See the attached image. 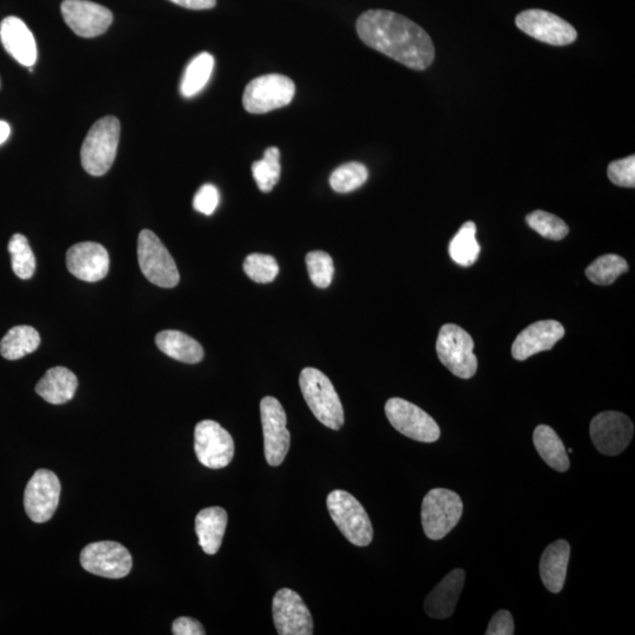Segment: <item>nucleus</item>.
Returning a JSON list of instances; mask_svg holds the SVG:
<instances>
[{
    "label": "nucleus",
    "instance_id": "c85d7f7f",
    "mask_svg": "<svg viewBox=\"0 0 635 635\" xmlns=\"http://www.w3.org/2000/svg\"><path fill=\"white\" fill-rule=\"evenodd\" d=\"M476 235L477 226L473 222H467L461 226V229L450 243V256L454 263L470 267L477 262L480 254V245Z\"/></svg>",
    "mask_w": 635,
    "mask_h": 635
},
{
    "label": "nucleus",
    "instance_id": "393cba45",
    "mask_svg": "<svg viewBox=\"0 0 635 635\" xmlns=\"http://www.w3.org/2000/svg\"><path fill=\"white\" fill-rule=\"evenodd\" d=\"M156 345L167 357L176 359L178 362L198 364L204 359L203 346L196 339L180 331L159 332L156 336Z\"/></svg>",
    "mask_w": 635,
    "mask_h": 635
},
{
    "label": "nucleus",
    "instance_id": "9b49d317",
    "mask_svg": "<svg viewBox=\"0 0 635 635\" xmlns=\"http://www.w3.org/2000/svg\"><path fill=\"white\" fill-rule=\"evenodd\" d=\"M195 451L200 464L220 470L235 457V441L217 421L203 420L196 426Z\"/></svg>",
    "mask_w": 635,
    "mask_h": 635
},
{
    "label": "nucleus",
    "instance_id": "ea45409f",
    "mask_svg": "<svg viewBox=\"0 0 635 635\" xmlns=\"http://www.w3.org/2000/svg\"><path fill=\"white\" fill-rule=\"evenodd\" d=\"M172 633L175 635H205L206 631L198 620L182 617L173 621Z\"/></svg>",
    "mask_w": 635,
    "mask_h": 635
},
{
    "label": "nucleus",
    "instance_id": "7c9ffc66",
    "mask_svg": "<svg viewBox=\"0 0 635 635\" xmlns=\"http://www.w3.org/2000/svg\"><path fill=\"white\" fill-rule=\"evenodd\" d=\"M252 173L260 191L269 193L273 190L282 173L280 151L277 147H269L264 153V158L252 164Z\"/></svg>",
    "mask_w": 635,
    "mask_h": 635
},
{
    "label": "nucleus",
    "instance_id": "58836bf2",
    "mask_svg": "<svg viewBox=\"0 0 635 635\" xmlns=\"http://www.w3.org/2000/svg\"><path fill=\"white\" fill-rule=\"evenodd\" d=\"M487 635H512L514 634V620L508 611H499L494 614L489 627L485 632Z\"/></svg>",
    "mask_w": 635,
    "mask_h": 635
},
{
    "label": "nucleus",
    "instance_id": "f8f14e48",
    "mask_svg": "<svg viewBox=\"0 0 635 635\" xmlns=\"http://www.w3.org/2000/svg\"><path fill=\"white\" fill-rule=\"evenodd\" d=\"M80 564L95 576L120 579L131 572L132 557L116 541H98L86 546L80 553Z\"/></svg>",
    "mask_w": 635,
    "mask_h": 635
},
{
    "label": "nucleus",
    "instance_id": "20e7f679",
    "mask_svg": "<svg viewBox=\"0 0 635 635\" xmlns=\"http://www.w3.org/2000/svg\"><path fill=\"white\" fill-rule=\"evenodd\" d=\"M330 516L351 544L365 547L372 543L373 526L369 514L351 493L336 490L326 500Z\"/></svg>",
    "mask_w": 635,
    "mask_h": 635
},
{
    "label": "nucleus",
    "instance_id": "4c0bfd02",
    "mask_svg": "<svg viewBox=\"0 0 635 635\" xmlns=\"http://www.w3.org/2000/svg\"><path fill=\"white\" fill-rule=\"evenodd\" d=\"M219 191L215 185L205 184L196 193L193 198V207L199 213L205 216H211L217 210L219 205Z\"/></svg>",
    "mask_w": 635,
    "mask_h": 635
},
{
    "label": "nucleus",
    "instance_id": "c9c22d12",
    "mask_svg": "<svg viewBox=\"0 0 635 635\" xmlns=\"http://www.w3.org/2000/svg\"><path fill=\"white\" fill-rule=\"evenodd\" d=\"M306 266L314 286L319 287V289H327L331 285L334 265L329 253L323 251L307 253Z\"/></svg>",
    "mask_w": 635,
    "mask_h": 635
},
{
    "label": "nucleus",
    "instance_id": "c756f323",
    "mask_svg": "<svg viewBox=\"0 0 635 635\" xmlns=\"http://www.w3.org/2000/svg\"><path fill=\"white\" fill-rule=\"evenodd\" d=\"M627 271L628 264L623 257L618 254H605L587 267L586 277L593 284L607 286L616 282L621 274Z\"/></svg>",
    "mask_w": 635,
    "mask_h": 635
},
{
    "label": "nucleus",
    "instance_id": "473e14b6",
    "mask_svg": "<svg viewBox=\"0 0 635 635\" xmlns=\"http://www.w3.org/2000/svg\"><path fill=\"white\" fill-rule=\"evenodd\" d=\"M369 178V171L363 164L352 162L339 166L330 177V185L333 191L338 193H350L362 187Z\"/></svg>",
    "mask_w": 635,
    "mask_h": 635
},
{
    "label": "nucleus",
    "instance_id": "f3484780",
    "mask_svg": "<svg viewBox=\"0 0 635 635\" xmlns=\"http://www.w3.org/2000/svg\"><path fill=\"white\" fill-rule=\"evenodd\" d=\"M60 10L69 28L83 38L103 35L113 22L109 9L89 0H64Z\"/></svg>",
    "mask_w": 635,
    "mask_h": 635
},
{
    "label": "nucleus",
    "instance_id": "7ed1b4c3",
    "mask_svg": "<svg viewBox=\"0 0 635 635\" xmlns=\"http://www.w3.org/2000/svg\"><path fill=\"white\" fill-rule=\"evenodd\" d=\"M120 137V123L116 117L99 119L86 136L80 158L84 170L91 176L108 173L115 163Z\"/></svg>",
    "mask_w": 635,
    "mask_h": 635
},
{
    "label": "nucleus",
    "instance_id": "f704fd0d",
    "mask_svg": "<svg viewBox=\"0 0 635 635\" xmlns=\"http://www.w3.org/2000/svg\"><path fill=\"white\" fill-rule=\"evenodd\" d=\"M244 271L253 282L269 284L277 278L279 265L270 254L252 253L245 259Z\"/></svg>",
    "mask_w": 635,
    "mask_h": 635
},
{
    "label": "nucleus",
    "instance_id": "1a4fd4ad",
    "mask_svg": "<svg viewBox=\"0 0 635 635\" xmlns=\"http://www.w3.org/2000/svg\"><path fill=\"white\" fill-rule=\"evenodd\" d=\"M385 412L394 429L405 437L420 443H434L440 438V429L436 420L410 401L392 398L387 401Z\"/></svg>",
    "mask_w": 635,
    "mask_h": 635
},
{
    "label": "nucleus",
    "instance_id": "423d86ee",
    "mask_svg": "<svg viewBox=\"0 0 635 635\" xmlns=\"http://www.w3.org/2000/svg\"><path fill=\"white\" fill-rule=\"evenodd\" d=\"M138 260L140 270L152 284L163 289H172L179 284L180 276L175 259L156 233L150 230L139 233Z\"/></svg>",
    "mask_w": 635,
    "mask_h": 635
},
{
    "label": "nucleus",
    "instance_id": "2eb2a0df",
    "mask_svg": "<svg viewBox=\"0 0 635 635\" xmlns=\"http://www.w3.org/2000/svg\"><path fill=\"white\" fill-rule=\"evenodd\" d=\"M60 481L49 470H38L26 485L24 507L33 523L43 524L55 514L59 505Z\"/></svg>",
    "mask_w": 635,
    "mask_h": 635
},
{
    "label": "nucleus",
    "instance_id": "dca6fc26",
    "mask_svg": "<svg viewBox=\"0 0 635 635\" xmlns=\"http://www.w3.org/2000/svg\"><path fill=\"white\" fill-rule=\"evenodd\" d=\"M274 626L280 635H312L313 619L298 593L282 588L273 598Z\"/></svg>",
    "mask_w": 635,
    "mask_h": 635
},
{
    "label": "nucleus",
    "instance_id": "6e6552de",
    "mask_svg": "<svg viewBox=\"0 0 635 635\" xmlns=\"http://www.w3.org/2000/svg\"><path fill=\"white\" fill-rule=\"evenodd\" d=\"M296 95L293 80L283 75H266L251 80L246 86L243 105L253 115L285 108Z\"/></svg>",
    "mask_w": 635,
    "mask_h": 635
},
{
    "label": "nucleus",
    "instance_id": "f03ea898",
    "mask_svg": "<svg viewBox=\"0 0 635 635\" xmlns=\"http://www.w3.org/2000/svg\"><path fill=\"white\" fill-rule=\"evenodd\" d=\"M299 385L314 417L331 430L342 429L345 421L344 407L326 374L313 367H306L300 373Z\"/></svg>",
    "mask_w": 635,
    "mask_h": 635
},
{
    "label": "nucleus",
    "instance_id": "5701e85b",
    "mask_svg": "<svg viewBox=\"0 0 635 635\" xmlns=\"http://www.w3.org/2000/svg\"><path fill=\"white\" fill-rule=\"evenodd\" d=\"M78 387L76 374L66 367H53L36 386L39 397L52 405H63L75 397Z\"/></svg>",
    "mask_w": 635,
    "mask_h": 635
},
{
    "label": "nucleus",
    "instance_id": "0eeeda50",
    "mask_svg": "<svg viewBox=\"0 0 635 635\" xmlns=\"http://www.w3.org/2000/svg\"><path fill=\"white\" fill-rule=\"evenodd\" d=\"M473 349V339L464 329L454 324L441 327L437 340L438 358L454 376L470 379L476 374L478 359Z\"/></svg>",
    "mask_w": 635,
    "mask_h": 635
},
{
    "label": "nucleus",
    "instance_id": "ddd939ff",
    "mask_svg": "<svg viewBox=\"0 0 635 635\" xmlns=\"http://www.w3.org/2000/svg\"><path fill=\"white\" fill-rule=\"evenodd\" d=\"M517 28L527 36L554 46H565L576 42L577 30L554 13L532 9L519 13L516 18Z\"/></svg>",
    "mask_w": 635,
    "mask_h": 635
},
{
    "label": "nucleus",
    "instance_id": "9d476101",
    "mask_svg": "<svg viewBox=\"0 0 635 635\" xmlns=\"http://www.w3.org/2000/svg\"><path fill=\"white\" fill-rule=\"evenodd\" d=\"M260 418L263 424L267 464L273 467L280 466L284 463L291 446V433L287 430L283 405L274 397H265L260 401Z\"/></svg>",
    "mask_w": 635,
    "mask_h": 635
},
{
    "label": "nucleus",
    "instance_id": "f257e3e1",
    "mask_svg": "<svg viewBox=\"0 0 635 635\" xmlns=\"http://www.w3.org/2000/svg\"><path fill=\"white\" fill-rule=\"evenodd\" d=\"M357 32L369 48L412 70L430 68L436 58V49L429 33L396 12H364L357 20Z\"/></svg>",
    "mask_w": 635,
    "mask_h": 635
},
{
    "label": "nucleus",
    "instance_id": "6ab92c4d",
    "mask_svg": "<svg viewBox=\"0 0 635 635\" xmlns=\"http://www.w3.org/2000/svg\"><path fill=\"white\" fill-rule=\"evenodd\" d=\"M564 336V326L559 322L540 320L518 334L512 345V356L523 362L534 354L552 350Z\"/></svg>",
    "mask_w": 635,
    "mask_h": 635
},
{
    "label": "nucleus",
    "instance_id": "a19ab883",
    "mask_svg": "<svg viewBox=\"0 0 635 635\" xmlns=\"http://www.w3.org/2000/svg\"><path fill=\"white\" fill-rule=\"evenodd\" d=\"M170 2L190 10H210L217 4V0H170Z\"/></svg>",
    "mask_w": 635,
    "mask_h": 635
},
{
    "label": "nucleus",
    "instance_id": "412c9836",
    "mask_svg": "<svg viewBox=\"0 0 635 635\" xmlns=\"http://www.w3.org/2000/svg\"><path fill=\"white\" fill-rule=\"evenodd\" d=\"M465 577V572L457 568L440 581L425 600L427 616L434 619H446L452 616L463 591Z\"/></svg>",
    "mask_w": 635,
    "mask_h": 635
},
{
    "label": "nucleus",
    "instance_id": "bb28decb",
    "mask_svg": "<svg viewBox=\"0 0 635 635\" xmlns=\"http://www.w3.org/2000/svg\"><path fill=\"white\" fill-rule=\"evenodd\" d=\"M40 345V336L31 326L12 327L0 342V354L8 360L22 359L35 352Z\"/></svg>",
    "mask_w": 635,
    "mask_h": 635
},
{
    "label": "nucleus",
    "instance_id": "b1692460",
    "mask_svg": "<svg viewBox=\"0 0 635 635\" xmlns=\"http://www.w3.org/2000/svg\"><path fill=\"white\" fill-rule=\"evenodd\" d=\"M227 512L222 507H207L196 517V533L200 547L209 556L219 551L227 526Z\"/></svg>",
    "mask_w": 635,
    "mask_h": 635
},
{
    "label": "nucleus",
    "instance_id": "aec40b11",
    "mask_svg": "<svg viewBox=\"0 0 635 635\" xmlns=\"http://www.w3.org/2000/svg\"><path fill=\"white\" fill-rule=\"evenodd\" d=\"M0 40L4 49L19 64L32 68L37 62V44L33 33L22 19L5 18L0 24Z\"/></svg>",
    "mask_w": 635,
    "mask_h": 635
},
{
    "label": "nucleus",
    "instance_id": "a211bd4d",
    "mask_svg": "<svg viewBox=\"0 0 635 635\" xmlns=\"http://www.w3.org/2000/svg\"><path fill=\"white\" fill-rule=\"evenodd\" d=\"M66 265L76 278L83 282L96 283L108 276L109 252L98 243H78L66 253Z\"/></svg>",
    "mask_w": 635,
    "mask_h": 635
},
{
    "label": "nucleus",
    "instance_id": "2f4dec72",
    "mask_svg": "<svg viewBox=\"0 0 635 635\" xmlns=\"http://www.w3.org/2000/svg\"><path fill=\"white\" fill-rule=\"evenodd\" d=\"M8 249L11 254L12 270L16 276L23 280L32 278L36 271V257L28 238L17 233L10 239Z\"/></svg>",
    "mask_w": 635,
    "mask_h": 635
},
{
    "label": "nucleus",
    "instance_id": "a878e982",
    "mask_svg": "<svg viewBox=\"0 0 635 635\" xmlns=\"http://www.w3.org/2000/svg\"><path fill=\"white\" fill-rule=\"evenodd\" d=\"M533 443L540 457L553 470L566 472L570 469V459H568L563 440L559 438L552 427L539 425L534 430Z\"/></svg>",
    "mask_w": 635,
    "mask_h": 635
},
{
    "label": "nucleus",
    "instance_id": "cd10ccee",
    "mask_svg": "<svg viewBox=\"0 0 635 635\" xmlns=\"http://www.w3.org/2000/svg\"><path fill=\"white\" fill-rule=\"evenodd\" d=\"M213 69H215V58L210 53L202 52L193 58L184 73L180 92L185 98L198 95L207 83L210 82Z\"/></svg>",
    "mask_w": 635,
    "mask_h": 635
},
{
    "label": "nucleus",
    "instance_id": "39448f33",
    "mask_svg": "<svg viewBox=\"0 0 635 635\" xmlns=\"http://www.w3.org/2000/svg\"><path fill=\"white\" fill-rule=\"evenodd\" d=\"M464 505L456 492L434 489L426 494L421 506V523L427 538L443 539L463 516Z\"/></svg>",
    "mask_w": 635,
    "mask_h": 635
},
{
    "label": "nucleus",
    "instance_id": "72a5a7b5",
    "mask_svg": "<svg viewBox=\"0 0 635 635\" xmlns=\"http://www.w3.org/2000/svg\"><path fill=\"white\" fill-rule=\"evenodd\" d=\"M526 222L541 237L557 240V242L564 239L570 232L563 219L541 210L530 213L526 217Z\"/></svg>",
    "mask_w": 635,
    "mask_h": 635
},
{
    "label": "nucleus",
    "instance_id": "79ce46f5",
    "mask_svg": "<svg viewBox=\"0 0 635 635\" xmlns=\"http://www.w3.org/2000/svg\"><path fill=\"white\" fill-rule=\"evenodd\" d=\"M11 133L10 125L3 120H0V145L4 144L9 139Z\"/></svg>",
    "mask_w": 635,
    "mask_h": 635
},
{
    "label": "nucleus",
    "instance_id": "4be33fe9",
    "mask_svg": "<svg viewBox=\"0 0 635 635\" xmlns=\"http://www.w3.org/2000/svg\"><path fill=\"white\" fill-rule=\"evenodd\" d=\"M571 546L566 540H557L546 548L540 560V577L548 591L559 593L563 590Z\"/></svg>",
    "mask_w": 635,
    "mask_h": 635
},
{
    "label": "nucleus",
    "instance_id": "e433bc0d",
    "mask_svg": "<svg viewBox=\"0 0 635 635\" xmlns=\"http://www.w3.org/2000/svg\"><path fill=\"white\" fill-rule=\"evenodd\" d=\"M607 175L614 185L633 189L635 186V157L630 156L612 162L608 165Z\"/></svg>",
    "mask_w": 635,
    "mask_h": 635
},
{
    "label": "nucleus",
    "instance_id": "4468645a",
    "mask_svg": "<svg viewBox=\"0 0 635 635\" xmlns=\"http://www.w3.org/2000/svg\"><path fill=\"white\" fill-rule=\"evenodd\" d=\"M593 445L605 456H618L630 445L634 425L624 413L607 411L594 417L590 426Z\"/></svg>",
    "mask_w": 635,
    "mask_h": 635
}]
</instances>
